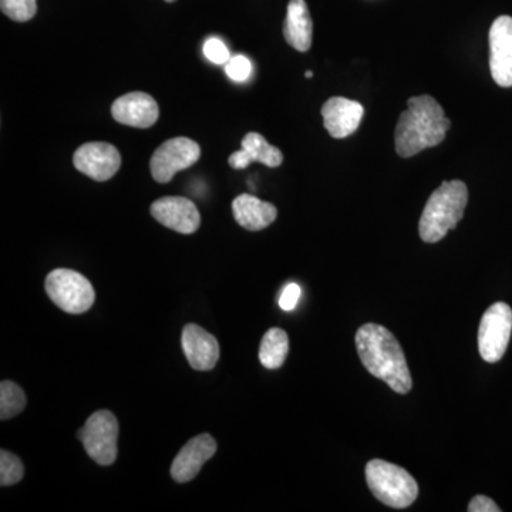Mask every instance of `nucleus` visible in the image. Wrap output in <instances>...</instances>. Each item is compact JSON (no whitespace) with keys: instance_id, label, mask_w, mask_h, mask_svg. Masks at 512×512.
<instances>
[{"instance_id":"nucleus-4","label":"nucleus","mask_w":512,"mask_h":512,"mask_svg":"<svg viewBox=\"0 0 512 512\" xmlns=\"http://www.w3.org/2000/svg\"><path fill=\"white\" fill-rule=\"evenodd\" d=\"M366 481L372 494L387 507L402 510L419 497V484L412 474L380 458L367 463Z\"/></svg>"},{"instance_id":"nucleus-19","label":"nucleus","mask_w":512,"mask_h":512,"mask_svg":"<svg viewBox=\"0 0 512 512\" xmlns=\"http://www.w3.org/2000/svg\"><path fill=\"white\" fill-rule=\"evenodd\" d=\"M288 352L289 339L285 330L272 328L265 333L264 339H262L259 360L266 369H279L284 365Z\"/></svg>"},{"instance_id":"nucleus-9","label":"nucleus","mask_w":512,"mask_h":512,"mask_svg":"<svg viewBox=\"0 0 512 512\" xmlns=\"http://www.w3.org/2000/svg\"><path fill=\"white\" fill-rule=\"evenodd\" d=\"M73 164L80 173L94 181H109L121 167L120 151L113 144L94 143L83 144L77 148L73 156Z\"/></svg>"},{"instance_id":"nucleus-16","label":"nucleus","mask_w":512,"mask_h":512,"mask_svg":"<svg viewBox=\"0 0 512 512\" xmlns=\"http://www.w3.org/2000/svg\"><path fill=\"white\" fill-rule=\"evenodd\" d=\"M242 148L229 157L228 163L235 170L247 168L252 163H261L266 167H279L284 163V156L278 147L271 146L264 136L248 133L242 138Z\"/></svg>"},{"instance_id":"nucleus-23","label":"nucleus","mask_w":512,"mask_h":512,"mask_svg":"<svg viewBox=\"0 0 512 512\" xmlns=\"http://www.w3.org/2000/svg\"><path fill=\"white\" fill-rule=\"evenodd\" d=\"M251 62L245 56H234L225 64V72L234 82H245L251 74Z\"/></svg>"},{"instance_id":"nucleus-27","label":"nucleus","mask_w":512,"mask_h":512,"mask_svg":"<svg viewBox=\"0 0 512 512\" xmlns=\"http://www.w3.org/2000/svg\"><path fill=\"white\" fill-rule=\"evenodd\" d=\"M305 76L308 77V79H311V77H313V73L311 70H308V72L305 73Z\"/></svg>"},{"instance_id":"nucleus-14","label":"nucleus","mask_w":512,"mask_h":512,"mask_svg":"<svg viewBox=\"0 0 512 512\" xmlns=\"http://www.w3.org/2000/svg\"><path fill=\"white\" fill-rule=\"evenodd\" d=\"M185 357L192 369L208 372L214 369L220 359V343L195 323H188L181 336Z\"/></svg>"},{"instance_id":"nucleus-8","label":"nucleus","mask_w":512,"mask_h":512,"mask_svg":"<svg viewBox=\"0 0 512 512\" xmlns=\"http://www.w3.org/2000/svg\"><path fill=\"white\" fill-rule=\"evenodd\" d=\"M200 158L201 148L194 140L170 138L154 151L150 161L151 175L157 183H170L175 174L192 167Z\"/></svg>"},{"instance_id":"nucleus-11","label":"nucleus","mask_w":512,"mask_h":512,"mask_svg":"<svg viewBox=\"0 0 512 512\" xmlns=\"http://www.w3.org/2000/svg\"><path fill=\"white\" fill-rule=\"evenodd\" d=\"M151 215L164 227L178 234L190 235L198 231L201 215L197 205L184 197H163L151 204Z\"/></svg>"},{"instance_id":"nucleus-7","label":"nucleus","mask_w":512,"mask_h":512,"mask_svg":"<svg viewBox=\"0 0 512 512\" xmlns=\"http://www.w3.org/2000/svg\"><path fill=\"white\" fill-rule=\"evenodd\" d=\"M511 332L512 309L507 303H494L484 312L478 329V350L485 362L497 363L503 359Z\"/></svg>"},{"instance_id":"nucleus-20","label":"nucleus","mask_w":512,"mask_h":512,"mask_svg":"<svg viewBox=\"0 0 512 512\" xmlns=\"http://www.w3.org/2000/svg\"><path fill=\"white\" fill-rule=\"evenodd\" d=\"M26 407V396L18 384L5 380L0 384V419L18 416Z\"/></svg>"},{"instance_id":"nucleus-17","label":"nucleus","mask_w":512,"mask_h":512,"mask_svg":"<svg viewBox=\"0 0 512 512\" xmlns=\"http://www.w3.org/2000/svg\"><path fill=\"white\" fill-rule=\"evenodd\" d=\"M235 221L248 231H261L268 228L278 217V210L271 202H265L254 195H238L232 202Z\"/></svg>"},{"instance_id":"nucleus-22","label":"nucleus","mask_w":512,"mask_h":512,"mask_svg":"<svg viewBox=\"0 0 512 512\" xmlns=\"http://www.w3.org/2000/svg\"><path fill=\"white\" fill-rule=\"evenodd\" d=\"M0 8L15 22H29L36 16L37 0H0Z\"/></svg>"},{"instance_id":"nucleus-10","label":"nucleus","mask_w":512,"mask_h":512,"mask_svg":"<svg viewBox=\"0 0 512 512\" xmlns=\"http://www.w3.org/2000/svg\"><path fill=\"white\" fill-rule=\"evenodd\" d=\"M490 70L500 87H512V18L500 16L490 29Z\"/></svg>"},{"instance_id":"nucleus-6","label":"nucleus","mask_w":512,"mask_h":512,"mask_svg":"<svg viewBox=\"0 0 512 512\" xmlns=\"http://www.w3.org/2000/svg\"><path fill=\"white\" fill-rule=\"evenodd\" d=\"M119 421L107 410L94 413L86 421L77 439L82 441L84 450L100 466H111L117 458L119 441Z\"/></svg>"},{"instance_id":"nucleus-5","label":"nucleus","mask_w":512,"mask_h":512,"mask_svg":"<svg viewBox=\"0 0 512 512\" xmlns=\"http://www.w3.org/2000/svg\"><path fill=\"white\" fill-rule=\"evenodd\" d=\"M45 288L52 302L72 315L89 311L96 301V293L89 279L72 269L60 268L50 272Z\"/></svg>"},{"instance_id":"nucleus-2","label":"nucleus","mask_w":512,"mask_h":512,"mask_svg":"<svg viewBox=\"0 0 512 512\" xmlns=\"http://www.w3.org/2000/svg\"><path fill=\"white\" fill-rule=\"evenodd\" d=\"M451 121L431 96L412 97L397 121L394 144L400 157L410 158L443 143Z\"/></svg>"},{"instance_id":"nucleus-13","label":"nucleus","mask_w":512,"mask_h":512,"mask_svg":"<svg viewBox=\"0 0 512 512\" xmlns=\"http://www.w3.org/2000/svg\"><path fill=\"white\" fill-rule=\"evenodd\" d=\"M217 453V443L210 434H201L188 441L174 458L171 476L177 483H188L200 473L202 466Z\"/></svg>"},{"instance_id":"nucleus-24","label":"nucleus","mask_w":512,"mask_h":512,"mask_svg":"<svg viewBox=\"0 0 512 512\" xmlns=\"http://www.w3.org/2000/svg\"><path fill=\"white\" fill-rule=\"evenodd\" d=\"M204 55L215 64H227L228 60L231 59L225 43L220 39H215V37H211L204 43Z\"/></svg>"},{"instance_id":"nucleus-12","label":"nucleus","mask_w":512,"mask_h":512,"mask_svg":"<svg viewBox=\"0 0 512 512\" xmlns=\"http://www.w3.org/2000/svg\"><path fill=\"white\" fill-rule=\"evenodd\" d=\"M111 116L124 126L150 128L157 123L160 109L150 94L133 92L124 94L114 101Z\"/></svg>"},{"instance_id":"nucleus-3","label":"nucleus","mask_w":512,"mask_h":512,"mask_svg":"<svg viewBox=\"0 0 512 512\" xmlns=\"http://www.w3.org/2000/svg\"><path fill=\"white\" fill-rule=\"evenodd\" d=\"M468 202L467 185L463 181H444L430 195L419 224L420 238L427 244L441 241L463 220Z\"/></svg>"},{"instance_id":"nucleus-15","label":"nucleus","mask_w":512,"mask_h":512,"mask_svg":"<svg viewBox=\"0 0 512 512\" xmlns=\"http://www.w3.org/2000/svg\"><path fill=\"white\" fill-rule=\"evenodd\" d=\"M323 124L333 138L352 136L363 119V106L345 97H332L322 107Z\"/></svg>"},{"instance_id":"nucleus-25","label":"nucleus","mask_w":512,"mask_h":512,"mask_svg":"<svg viewBox=\"0 0 512 512\" xmlns=\"http://www.w3.org/2000/svg\"><path fill=\"white\" fill-rule=\"evenodd\" d=\"M301 295V286L296 284L286 285L284 291H282V295L279 296V306H281L282 311H293V309L296 308V305H298Z\"/></svg>"},{"instance_id":"nucleus-21","label":"nucleus","mask_w":512,"mask_h":512,"mask_svg":"<svg viewBox=\"0 0 512 512\" xmlns=\"http://www.w3.org/2000/svg\"><path fill=\"white\" fill-rule=\"evenodd\" d=\"M23 476H25V468L22 461L9 451H0V485L9 487V485L18 484Z\"/></svg>"},{"instance_id":"nucleus-26","label":"nucleus","mask_w":512,"mask_h":512,"mask_svg":"<svg viewBox=\"0 0 512 512\" xmlns=\"http://www.w3.org/2000/svg\"><path fill=\"white\" fill-rule=\"evenodd\" d=\"M467 510L468 512H501V508L485 495H476L468 504Z\"/></svg>"},{"instance_id":"nucleus-28","label":"nucleus","mask_w":512,"mask_h":512,"mask_svg":"<svg viewBox=\"0 0 512 512\" xmlns=\"http://www.w3.org/2000/svg\"><path fill=\"white\" fill-rule=\"evenodd\" d=\"M165 2L173 3V2H175V0H165Z\"/></svg>"},{"instance_id":"nucleus-1","label":"nucleus","mask_w":512,"mask_h":512,"mask_svg":"<svg viewBox=\"0 0 512 512\" xmlns=\"http://www.w3.org/2000/svg\"><path fill=\"white\" fill-rule=\"evenodd\" d=\"M357 355L370 375L389 384L399 394L412 390L413 379L399 340L389 329L366 323L356 333Z\"/></svg>"},{"instance_id":"nucleus-18","label":"nucleus","mask_w":512,"mask_h":512,"mask_svg":"<svg viewBox=\"0 0 512 512\" xmlns=\"http://www.w3.org/2000/svg\"><path fill=\"white\" fill-rule=\"evenodd\" d=\"M286 42L298 52H308L312 46L313 22L305 0H289L284 23Z\"/></svg>"}]
</instances>
